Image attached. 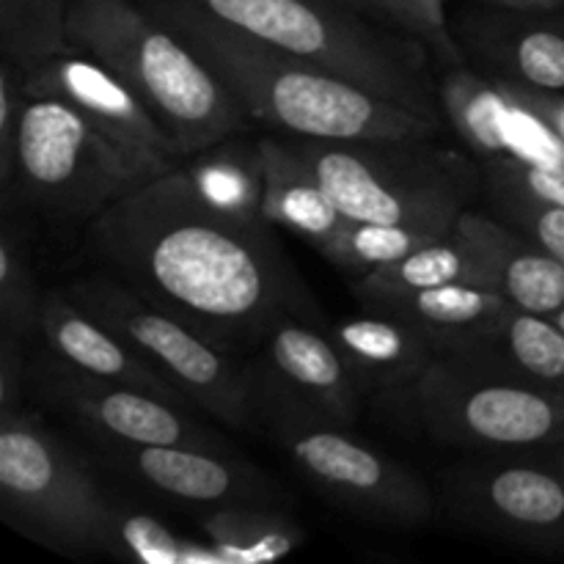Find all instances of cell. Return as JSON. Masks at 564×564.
Wrapping results in <instances>:
<instances>
[{
  "instance_id": "obj_1",
  "label": "cell",
  "mask_w": 564,
  "mask_h": 564,
  "mask_svg": "<svg viewBox=\"0 0 564 564\" xmlns=\"http://www.w3.org/2000/svg\"><path fill=\"white\" fill-rule=\"evenodd\" d=\"M91 242L121 281L229 356L264 345L297 303L270 226L215 213L182 165L102 209Z\"/></svg>"
},
{
  "instance_id": "obj_2",
  "label": "cell",
  "mask_w": 564,
  "mask_h": 564,
  "mask_svg": "<svg viewBox=\"0 0 564 564\" xmlns=\"http://www.w3.org/2000/svg\"><path fill=\"white\" fill-rule=\"evenodd\" d=\"M180 33L198 58L235 94L248 119L301 138H435L438 121L369 91L347 77L270 47L226 25L191 0H138Z\"/></svg>"
},
{
  "instance_id": "obj_3",
  "label": "cell",
  "mask_w": 564,
  "mask_h": 564,
  "mask_svg": "<svg viewBox=\"0 0 564 564\" xmlns=\"http://www.w3.org/2000/svg\"><path fill=\"white\" fill-rule=\"evenodd\" d=\"M69 44L102 61L163 124L182 158L235 138L248 113L196 50L138 0H69Z\"/></svg>"
},
{
  "instance_id": "obj_4",
  "label": "cell",
  "mask_w": 564,
  "mask_h": 564,
  "mask_svg": "<svg viewBox=\"0 0 564 564\" xmlns=\"http://www.w3.org/2000/svg\"><path fill=\"white\" fill-rule=\"evenodd\" d=\"M270 47L347 77L427 119H444L422 39L358 14L339 0H191Z\"/></svg>"
},
{
  "instance_id": "obj_5",
  "label": "cell",
  "mask_w": 564,
  "mask_h": 564,
  "mask_svg": "<svg viewBox=\"0 0 564 564\" xmlns=\"http://www.w3.org/2000/svg\"><path fill=\"white\" fill-rule=\"evenodd\" d=\"M286 138L352 220L452 226L485 193L482 165L435 138Z\"/></svg>"
},
{
  "instance_id": "obj_6",
  "label": "cell",
  "mask_w": 564,
  "mask_h": 564,
  "mask_svg": "<svg viewBox=\"0 0 564 564\" xmlns=\"http://www.w3.org/2000/svg\"><path fill=\"white\" fill-rule=\"evenodd\" d=\"M248 378L257 419L264 416L281 449L330 501L394 527H424L433 518L435 496L413 468L358 441L352 427L319 416L262 369H248Z\"/></svg>"
},
{
  "instance_id": "obj_7",
  "label": "cell",
  "mask_w": 564,
  "mask_h": 564,
  "mask_svg": "<svg viewBox=\"0 0 564 564\" xmlns=\"http://www.w3.org/2000/svg\"><path fill=\"white\" fill-rule=\"evenodd\" d=\"M413 416L441 444L490 455L564 441V391L463 358H435L408 391Z\"/></svg>"
},
{
  "instance_id": "obj_8",
  "label": "cell",
  "mask_w": 564,
  "mask_h": 564,
  "mask_svg": "<svg viewBox=\"0 0 564 564\" xmlns=\"http://www.w3.org/2000/svg\"><path fill=\"white\" fill-rule=\"evenodd\" d=\"M64 295L130 341L193 405L229 427L257 422L248 369L169 312L149 303L119 275H86L64 286Z\"/></svg>"
},
{
  "instance_id": "obj_9",
  "label": "cell",
  "mask_w": 564,
  "mask_h": 564,
  "mask_svg": "<svg viewBox=\"0 0 564 564\" xmlns=\"http://www.w3.org/2000/svg\"><path fill=\"white\" fill-rule=\"evenodd\" d=\"M141 182L124 154L72 105L28 97L11 196L61 218L94 220Z\"/></svg>"
},
{
  "instance_id": "obj_10",
  "label": "cell",
  "mask_w": 564,
  "mask_h": 564,
  "mask_svg": "<svg viewBox=\"0 0 564 564\" xmlns=\"http://www.w3.org/2000/svg\"><path fill=\"white\" fill-rule=\"evenodd\" d=\"M0 496L47 538L102 549L113 505L83 463L20 408H0Z\"/></svg>"
},
{
  "instance_id": "obj_11",
  "label": "cell",
  "mask_w": 564,
  "mask_h": 564,
  "mask_svg": "<svg viewBox=\"0 0 564 564\" xmlns=\"http://www.w3.org/2000/svg\"><path fill=\"white\" fill-rule=\"evenodd\" d=\"M441 501L463 527L564 551V474L543 457L452 468L444 474Z\"/></svg>"
},
{
  "instance_id": "obj_12",
  "label": "cell",
  "mask_w": 564,
  "mask_h": 564,
  "mask_svg": "<svg viewBox=\"0 0 564 564\" xmlns=\"http://www.w3.org/2000/svg\"><path fill=\"white\" fill-rule=\"evenodd\" d=\"M33 99H61L72 105L94 130L102 132L143 182L180 169L182 152L152 110L102 61L72 47L47 64L22 75Z\"/></svg>"
},
{
  "instance_id": "obj_13",
  "label": "cell",
  "mask_w": 564,
  "mask_h": 564,
  "mask_svg": "<svg viewBox=\"0 0 564 564\" xmlns=\"http://www.w3.org/2000/svg\"><path fill=\"white\" fill-rule=\"evenodd\" d=\"M31 380L39 400L75 422L88 438L218 449V441L191 422L185 405H174L132 386L94 378L64 364L53 352L33 364Z\"/></svg>"
},
{
  "instance_id": "obj_14",
  "label": "cell",
  "mask_w": 564,
  "mask_h": 564,
  "mask_svg": "<svg viewBox=\"0 0 564 564\" xmlns=\"http://www.w3.org/2000/svg\"><path fill=\"white\" fill-rule=\"evenodd\" d=\"M441 113L477 154L564 169V143L507 80L455 64L438 77Z\"/></svg>"
},
{
  "instance_id": "obj_15",
  "label": "cell",
  "mask_w": 564,
  "mask_h": 564,
  "mask_svg": "<svg viewBox=\"0 0 564 564\" xmlns=\"http://www.w3.org/2000/svg\"><path fill=\"white\" fill-rule=\"evenodd\" d=\"M463 61L496 80L564 91V9L516 11L474 0L452 20Z\"/></svg>"
},
{
  "instance_id": "obj_16",
  "label": "cell",
  "mask_w": 564,
  "mask_h": 564,
  "mask_svg": "<svg viewBox=\"0 0 564 564\" xmlns=\"http://www.w3.org/2000/svg\"><path fill=\"white\" fill-rule=\"evenodd\" d=\"M108 466L169 499L202 507L268 505L281 501L279 488L257 468L204 446H149L91 438Z\"/></svg>"
},
{
  "instance_id": "obj_17",
  "label": "cell",
  "mask_w": 564,
  "mask_h": 564,
  "mask_svg": "<svg viewBox=\"0 0 564 564\" xmlns=\"http://www.w3.org/2000/svg\"><path fill=\"white\" fill-rule=\"evenodd\" d=\"M36 334L42 336L55 358L80 372L149 391L174 405H193L130 341L121 339L113 328H108L94 314L69 301L64 290L44 292Z\"/></svg>"
},
{
  "instance_id": "obj_18",
  "label": "cell",
  "mask_w": 564,
  "mask_h": 564,
  "mask_svg": "<svg viewBox=\"0 0 564 564\" xmlns=\"http://www.w3.org/2000/svg\"><path fill=\"white\" fill-rule=\"evenodd\" d=\"M262 347H268V364L259 369L286 394L341 427L358 422L364 389L334 339L286 317L270 330Z\"/></svg>"
},
{
  "instance_id": "obj_19",
  "label": "cell",
  "mask_w": 564,
  "mask_h": 564,
  "mask_svg": "<svg viewBox=\"0 0 564 564\" xmlns=\"http://www.w3.org/2000/svg\"><path fill=\"white\" fill-rule=\"evenodd\" d=\"M463 229L477 246L485 286L523 312L554 317L564 308V262L501 218L466 209Z\"/></svg>"
},
{
  "instance_id": "obj_20",
  "label": "cell",
  "mask_w": 564,
  "mask_h": 564,
  "mask_svg": "<svg viewBox=\"0 0 564 564\" xmlns=\"http://www.w3.org/2000/svg\"><path fill=\"white\" fill-rule=\"evenodd\" d=\"M330 339L345 356L364 394H408L438 358L416 325L383 308H364L356 317H345Z\"/></svg>"
},
{
  "instance_id": "obj_21",
  "label": "cell",
  "mask_w": 564,
  "mask_h": 564,
  "mask_svg": "<svg viewBox=\"0 0 564 564\" xmlns=\"http://www.w3.org/2000/svg\"><path fill=\"white\" fill-rule=\"evenodd\" d=\"M364 308L400 314L427 336L438 358H463L499 325L512 303L488 286L444 284L380 297Z\"/></svg>"
},
{
  "instance_id": "obj_22",
  "label": "cell",
  "mask_w": 564,
  "mask_h": 564,
  "mask_svg": "<svg viewBox=\"0 0 564 564\" xmlns=\"http://www.w3.org/2000/svg\"><path fill=\"white\" fill-rule=\"evenodd\" d=\"M264 165V218L270 226L292 231L308 246H328L347 215L336 207L308 160L292 147L290 138H262Z\"/></svg>"
},
{
  "instance_id": "obj_23",
  "label": "cell",
  "mask_w": 564,
  "mask_h": 564,
  "mask_svg": "<svg viewBox=\"0 0 564 564\" xmlns=\"http://www.w3.org/2000/svg\"><path fill=\"white\" fill-rule=\"evenodd\" d=\"M182 165L187 182L207 207L248 226H270L264 218V165L259 141L226 138Z\"/></svg>"
},
{
  "instance_id": "obj_24",
  "label": "cell",
  "mask_w": 564,
  "mask_h": 564,
  "mask_svg": "<svg viewBox=\"0 0 564 564\" xmlns=\"http://www.w3.org/2000/svg\"><path fill=\"white\" fill-rule=\"evenodd\" d=\"M463 361H477L529 383L564 391V330L554 317L512 306Z\"/></svg>"
},
{
  "instance_id": "obj_25",
  "label": "cell",
  "mask_w": 564,
  "mask_h": 564,
  "mask_svg": "<svg viewBox=\"0 0 564 564\" xmlns=\"http://www.w3.org/2000/svg\"><path fill=\"white\" fill-rule=\"evenodd\" d=\"M444 284L485 286L482 257H479L468 231L463 229L460 218H457L455 229L441 237V240L408 253L400 262H391L386 268L372 270V273L358 275L352 281V295L358 297L361 306H367V303L380 301V297Z\"/></svg>"
},
{
  "instance_id": "obj_26",
  "label": "cell",
  "mask_w": 564,
  "mask_h": 564,
  "mask_svg": "<svg viewBox=\"0 0 564 564\" xmlns=\"http://www.w3.org/2000/svg\"><path fill=\"white\" fill-rule=\"evenodd\" d=\"M198 529L220 564L273 562L303 543L301 529L268 505L209 507L198 518Z\"/></svg>"
},
{
  "instance_id": "obj_27",
  "label": "cell",
  "mask_w": 564,
  "mask_h": 564,
  "mask_svg": "<svg viewBox=\"0 0 564 564\" xmlns=\"http://www.w3.org/2000/svg\"><path fill=\"white\" fill-rule=\"evenodd\" d=\"M452 229L455 224H367V220L347 218L339 235L317 253L358 279L391 262H400L408 253L446 237Z\"/></svg>"
},
{
  "instance_id": "obj_28",
  "label": "cell",
  "mask_w": 564,
  "mask_h": 564,
  "mask_svg": "<svg viewBox=\"0 0 564 564\" xmlns=\"http://www.w3.org/2000/svg\"><path fill=\"white\" fill-rule=\"evenodd\" d=\"M69 0H0L3 58L22 75L69 50Z\"/></svg>"
},
{
  "instance_id": "obj_29",
  "label": "cell",
  "mask_w": 564,
  "mask_h": 564,
  "mask_svg": "<svg viewBox=\"0 0 564 564\" xmlns=\"http://www.w3.org/2000/svg\"><path fill=\"white\" fill-rule=\"evenodd\" d=\"M102 551L141 564H220L207 540H193L147 512L113 507Z\"/></svg>"
},
{
  "instance_id": "obj_30",
  "label": "cell",
  "mask_w": 564,
  "mask_h": 564,
  "mask_svg": "<svg viewBox=\"0 0 564 564\" xmlns=\"http://www.w3.org/2000/svg\"><path fill=\"white\" fill-rule=\"evenodd\" d=\"M42 297L33 279L31 259L20 235L6 226L0 235V323L3 334L14 339L36 334Z\"/></svg>"
},
{
  "instance_id": "obj_31",
  "label": "cell",
  "mask_w": 564,
  "mask_h": 564,
  "mask_svg": "<svg viewBox=\"0 0 564 564\" xmlns=\"http://www.w3.org/2000/svg\"><path fill=\"white\" fill-rule=\"evenodd\" d=\"M485 198H488L496 218L521 229L523 235L549 248L554 257H560L564 262V207L540 202V198L529 196L518 187L490 180H485Z\"/></svg>"
},
{
  "instance_id": "obj_32",
  "label": "cell",
  "mask_w": 564,
  "mask_h": 564,
  "mask_svg": "<svg viewBox=\"0 0 564 564\" xmlns=\"http://www.w3.org/2000/svg\"><path fill=\"white\" fill-rule=\"evenodd\" d=\"M25 102L28 94L22 86V72L3 58V72H0V191H3L6 202L14 187V149Z\"/></svg>"
},
{
  "instance_id": "obj_33",
  "label": "cell",
  "mask_w": 564,
  "mask_h": 564,
  "mask_svg": "<svg viewBox=\"0 0 564 564\" xmlns=\"http://www.w3.org/2000/svg\"><path fill=\"white\" fill-rule=\"evenodd\" d=\"M400 3L405 9L408 33L422 39L435 58L444 61L446 66L466 64L452 33V20L446 17V0H400Z\"/></svg>"
},
{
  "instance_id": "obj_34",
  "label": "cell",
  "mask_w": 564,
  "mask_h": 564,
  "mask_svg": "<svg viewBox=\"0 0 564 564\" xmlns=\"http://www.w3.org/2000/svg\"><path fill=\"white\" fill-rule=\"evenodd\" d=\"M516 88L518 97L556 132V138L564 143V91H549V88H532V86H518V83H510Z\"/></svg>"
},
{
  "instance_id": "obj_35",
  "label": "cell",
  "mask_w": 564,
  "mask_h": 564,
  "mask_svg": "<svg viewBox=\"0 0 564 564\" xmlns=\"http://www.w3.org/2000/svg\"><path fill=\"white\" fill-rule=\"evenodd\" d=\"M22 350L20 339L3 334V356H0V408H17L22 394Z\"/></svg>"
},
{
  "instance_id": "obj_36",
  "label": "cell",
  "mask_w": 564,
  "mask_h": 564,
  "mask_svg": "<svg viewBox=\"0 0 564 564\" xmlns=\"http://www.w3.org/2000/svg\"><path fill=\"white\" fill-rule=\"evenodd\" d=\"M341 3L350 6V9H356L358 14L369 17V20H378V22H383V25H391V28H397V31L408 33L405 9H402L400 0H341Z\"/></svg>"
},
{
  "instance_id": "obj_37",
  "label": "cell",
  "mask_w": 564,
  "mask_h": 564,
  "mask_svg": "<svg viewBox=\"0 0 564 564\" xmlns=\"http://www.w3.org/2000/svg\"><path fill=\"white\" fill-rule=\"evenodd\" d=\"M485 6H499V9L516 11H562L564 0H477Z\"/></svg>"
},
{
  "instance_id": "obj_38",
  "label": "cell",
  "mask_w": 564,
  "mask_h": 564,
  "mask_svg": "<svg viewBox=\"0 0 564 564\" xmlns=\"http://www.w3.org/2000/svg\"><path fill=\"white\" fill-rule=\"evenodd\" d=\"M538 457H543V460L551 463L556 471L564 474V441H560V444H554V446H549V449H543Z\"/></svg>"
},
{
  "instance_id": "obj_39",
  "label": "cell",
  "mask_w": 564,
  "mask_h": 564,
  "mask_svg": "<svg viewBox=\"0 0 564 564\" xmlns=\"http://www.w3.org/2000/svg\"><path fill=\"white\" fill-rule=\"evenodd\" d=\"M554 319H556V323H560V325H562V330H564V308H562V312H560V314H554Z\"/></svg>"
},
{
  "instance_id": "obj_40",
  "label": "cell",
  "mask_w": 564,
  "mask_h": 564,
  "mask_svg": "<svg viewBox=\"0 0 564 564\" xmlns=\"http://www.w3.org/2000/svg\"><path fill=\"white\" fill-rule=\"evenodd\" d=\"M560 556H562V560H564V551H562V554H560Z\"/></svg>"
},
{
  "instance_id": "obj_41",
  "label": "cell",
  "mask_w": 564,
  "mask_h": 564,
  "mask_svg": "<svg viewBox=\"0 0 564 564\" xmlns=\"http://www.w3.org/2000/svg\"><path fill=\"white\" fill-rule=\"evenodd\" d=\"M339 3H341V0H339Z\"/></svg>"
}]
</instances>
